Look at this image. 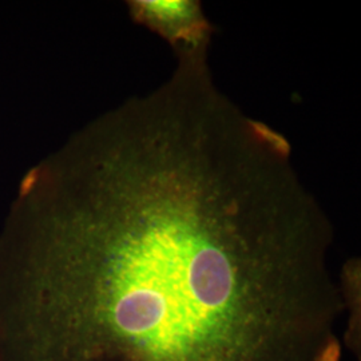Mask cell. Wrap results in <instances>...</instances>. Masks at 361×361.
Returning a JSON list of instances; mask_svg holds the SVG:
<instances>
[{"label": "cell", "mask_w": 361, "mask_h": 361, "mask_svg": "<svg viewBox=\"0 0 361 361\" xmlns=\"http://www.w3.org/2000/svg\"><path fill=\"white\" fill-rule=\"evenodd\" d=\"M288 141L166 85L28 169L0 231V361H316L345 310Z\"/></svg>", "instance_id": "cell-1"}, {"label": "cell", "mask_w": 361, "mask_h": 361, "mask_svg": "<svg viewBox=\"0 0 361 361\" xmlns=\"http://www.w3.org/2000/svg\"><path fill=\"white\" fill-rule=\"evenodd\" d=\"M131 18L168 40L174 52L209 49L213 27L194 0H133Z\"/></svg>", "instance_id": "cell-2"}, {"label": "cell", "mask_w": 361, "mask_h": 361, "mask_svg": "<svg viewBox=\"0 0 361 361\" xmlns=\"http://www.w3.org/2000/svg\"><path fill=\"white\" fill-rule=\"evenodd\" d=\"M340 286H341L344 304L350 310L347 343H348V347L356 349V340H357V344L360 341V336H359L360 335V264L359 261L353 259L345 264L344 271H343V283Z\"/></svg>", "instance_id": "cell-3"}, {"label": "cell", "mask_w": 361, "mask_h": 361, "mask_svg": "<svg viewBox=\"0 0 361 361\" xmlns=\"http://www.w3.org/2000/svg\"><path fill=\"white\" fill-rule=\"evenodd\" d=\"M340 359H341V345L336 337L320 352L316 361H340Z\"/></svg>", "instance_id": "cell-4"}]
</instances>
